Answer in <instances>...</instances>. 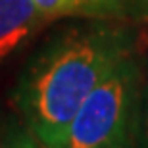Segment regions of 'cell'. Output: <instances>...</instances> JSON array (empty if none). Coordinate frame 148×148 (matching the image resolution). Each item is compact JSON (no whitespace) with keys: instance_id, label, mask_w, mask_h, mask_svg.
<instances>
[{"instance_id":"obj_5","label":"cell","mask_w":148,"mask_h":148,"mask_svg":"<svg viewBox=\"0 0 148 148\" xmlns=\"http://www.w3.org/2000/svg\"><path fill=\"white\" fill-rule=\"evenodd\" d=\"M6 148H40V146L31 137H19V138H14Z\"/></svg>"},{"instance_id":"obj_2","label":"cell","mask_w":148,"mask_h":148,"mask_svg":"<svg viewBox=\"0 0 148 148\" xmlns=\"http://www.w3.org/2000/svg\"><path fill=\"white\" fill-rule=\"evenodd\" d=\"M137 69L121 62L88 96L54 148H131Z\"/></svg>"},{"instance_id":"obj_6","label":"cell","mask_w":148,"mask_h":148,"mask_svg":"<svg viewBox=\"0 0 148 148\" xmlns=\"http://www.w3.org/2000/svg\"><path fill=\"white\" fill-rule=\"evenodd\" d=\"M115 4H117V0H96V12L108 10V8H112Z\"/></svg>"},{"instance_id":"obj_1","label":"cell","mask_w":148,"mask_h":148,"mask_svg":"<svg viewBox=\"0 0 148 148\" xmlns=\"http://www.w3.org/2000/svg\"><path fill=\"white\" fill-rule=\"evenodd\" d=\"M127 46L112 29L69 33L33 64L17 102L44 148L60 143L83 102L127 58Z\"/></svg>"},{"instance_id":"obj_7","label":"cell","mask_w":148,"mask_h":148,"mask_svg":"<svg viewBox=\"0 0 148 148\" xmlns=\"http://www.w3.org/2000/svg\"><path fill=\"white\" fill-rule=\"evenodd\" d=\"M144 138L148 143V96H146V112H144Z\"/></svg>"},{"instance_id":"obj_3","label":"cell","mask_w":148,"mask_h":148,"mask_svg":"<svg viewBox=\"0 0 148 148\" xmlns=\"http://www.w3.org/2000/svg\"><path fill=\"white\" fill-rule=\"evenodd\" d=\"M44 19L35 0H0V62L16 52Z\"/></svg>"},{"instance_id":"obj_4","label":"cell","mask_w":148,"mask_h":148,"mask_svg":"<svg viewBox=\"0 0 148 148\" xmlns=\"http://www.w3.org/2000/svg\"><path fill=\"white\" fill-rule=\"evenodd\" d=\"M35 2L46 19L60 17L66 14H75V12L83 10L96 12V0H35Z\"/></svg>"}]
</instances>
